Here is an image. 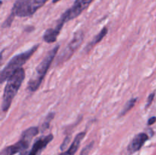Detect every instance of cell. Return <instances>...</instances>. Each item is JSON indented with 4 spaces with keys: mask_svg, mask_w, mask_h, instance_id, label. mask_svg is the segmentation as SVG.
Segmentation results:
<instances>
[{
    "mask_svg": "<svg viewBox=\"0 0 156 155\" xmlns=\"http://www.w3.org/2000/svg\"><path fill=\"white\" fill-rule=\"evenodd\" d=\"M154 97H155V93H152V94H149V97H148L147 100V104L146 105V108H148L151 104H152V101L154 100Z\"/></svg>",
    "mask_w": 156,
    "mask_h": 155,
    "instance_id": "cell-15",
    "label": "cell"
},
{
    "mask_svg": "<svg viewBox=\"0 0 156 155\" xmlns=\"http://www.w3.org/2000/svg\"><path fill=\"white\" fill-rule=\"evenodd\" d=\"M136 101H137L136 97H135V98H132L129 100H128V101L126 102V104H125L124 107L123 108L122 111L120 112V117L123 116V115H126L128 112H129V111L134 107V106H135L136 103Z\"/></svg>",
    "mask_w": 156,
    "mask_h": 155,
    "instance_id": "cell-13",
    "label": "cell"
},
{
    "mask_svg": "<svg viewBox=\"0 0 156 155\" xmlns=\"http://www.w3.org/2000/svg\"><path fill=\"white\" fill-rule=\"evenodd\" d=\"M2 52L0 53V63H1L2 62Z\"/></svg>",
    "mask_w": 156,
    "mask_h": 155,
    "instance_id": "cell-19",
    "label": "cell"
},
{
    "mask_svg": "<svg viewBox=\"0 0 156 155\" xmlns=\"http://www.w3.org/2000/svg\"><path fill=\"white\" fill-rule=\"evenodd\" d=\"M2 5V1H0V6H1Z\"/></svg>",
    "mask_w": 156,
    "mask_h": 155,
    "instance_id": "cell-21",
    "label": "cell"
},
{
    "mask_svg": "<svg viewBox=\"0 0 156 155\" xmlns=\"http://www.w3.org/2000/svg\"><path fill=\"white\" fill-rule=\"evenodd\" d=\"M55 117V112H50V113H48L47 115V116H46V118L44 119V122L42 123V125H41V132H44L46 130H47V129L50 128V123H51L52 120L53 119V118Z\"/></svg>",
    "mask_w": 156,
    "mask_h": 155,
    "instance_id": "cell-14",
    "label": "cell"
},
{
    "mask_svg": "<svg viewBox=\"0 0 156 155\" xmlns=\"http://www.w3.org/2000/svg\"><path fill=\"white\" fill-rule=\"evenodd\" d=\"M48 0H17L14 4L11 14L4 21L2 27H9L15 16L30 17L39 9L45 5Z\"/></svg>",
    "mask_w": 156,
    "mask_h": 155,
    "instance_id": "cell-1",
    "label": "cell"
},
{
    "mask_svg": "<svg viewBox=\"0 0 156 155\" xmlns=\"http://www.w3.org/2000/svg\"><path fill=\"white\" fill-rule=\"evenodd\" d=\"M85 135H86V132H85V131L78 134V135L75 137L73 143H72L70 147L68 148V150H67L66 151L59 153V155H75V153L77 152L78 149H79V146H80L81 142H82V141L83 140V138H85Z\"/></svg>",
    "mask_w": 156,
    "mask_h": 155,
    "instance_id": "cell-11",
    "label": "cell"
},
{
    "mask_svg": "<svg viewBox=\"0 0 156 155\" xmlns=\"http://www.w3.org/2000/svg\"><path fill=\"white\" fill-rule=\"evenodd\" d=\"M59 49V45H56V46L53 47L52 50H50L47 53L45 57L37 66L33 76L27 83V91H30V92H34V91H37V89L41 86V83H42L43 80L45 78L52 62L54 60V58L57 54Z\"/></svg>",
    "mask_w": 156,
    "mask_h": 155,
    "instance_id": "cell-2",
    "label": "cell"
},
{
    "mask_svg": "<svg viewBox=\"0 0 156 155\" xmlns=\"http://www.w3.org/2000/svg\"><path fill=\"white\" fill-rule=\"evenodd\" d=\"M64 24H63V23L58 20L54 27L48 28L44 32V36H43L44 40L46 43H54L55 41H56L58 36H59V33L62 30Z\"/></svg>",
    "mask_w": 156,
    "mask_h": 155,
    "instance_id": "cell-10",
    "label": "cell"
},
{
    "mask_svg": "<svg viewBox=\"0 0 156 155\" xmlns=\"http://www.w3.org/2000/svg\"><path fill=\"white\" fill-rule=\"evenodd\" d=\"M38 132H39L38 127L32 126L28 128L22 132L19 141L2 149L0 152V155H15V153L26 151L30 146L33 138L37 135Z\"/></svg>",
    "mask_w": 156,
    "mask_h": 155,
    "instance_id": "cell-5",
    "label": "cell"
},
{
    "mask_svg": "<svg viewBox=\"0 0 156 155\" xmlns=\"http://www.w3.org/2000/svg\"><path fill=\"white\" fill-rule=\"evenodd\" d=\"M92 145H93V143H91V144H90L89 145L87 146V147H85V148L83 149V150H82V153H81L80 155H87V154H88V151H89V150H91V147H92Z\"/></svg>",
    "mask_w": 156,
    "mask_h": 155,
    "instance_id": "cell-17",
    "label": "cell"
},
{
    "mask_svg": "<svg viewBox=\"0 0 156 155\" xmlns=\"http://www.w3.org/2000/svg\"><path fill=\"white\" fill-rule=\"evenodd\" d=\"M149 139V135L146 132H141L136 135L128 146V150L129 153H133L140 150L143 147L145 143Z\"/></svg>",
    "mask_w": 156,
    "mask_h": 155,
    "instance_id": "cell-9",
    "label": "cell"
},
{
    "mask_svg": "<svg viewBox=\"0 0 156 155\" xmlns=\"http://www.w3.org/2000/svg\"><path fill=\"white\" fill-rule=\"evenodd\" d=\"M53 134H49L45 136L40 137L34 143L30 150H28V151L26 150V151L22 152L19 155H41L43 150L53 141Z\"/></svg>",
    "mask_w": 156,
    "mask_h": 155,
    "instance_id": "cell-8",
    "label": "cell"
},
{
    "mask_svg": "<svg viewBox=\"0 0 156 155\" xmlns=\"http://www.w3.org/2000/svg\"><path fill=\"white\" fill-rule=\"evenodd\" d=\"M69 140H70V138H69V137H67V138H65V140H64V141H63V142H62V145H61V147H60L61 150H65V148L67 147V145H68L69 142Z\"/></svg>",
    "mask_w": 156,
    "mask_h": 155,
    "instance_id": "cell-16",
    "label": "cell"
},
{
    "mask_svg": "<svg viewBox=\"0 0 156 155\" xmlns=\"http://www.w3.org/2000/svg\"><path fill=\"white\" fill-rule=\"evenodd\" d=\"M155 122H156V116H152V117H151V118L149 119L147 125L148 126H152V125L155 124Z\"/></svg>",
    "mask_w": 156,
    "mask_h": 155,
    "instance_id": "cell-18",
    "label": "cell"
},
{
    "mask_svg": "<svg viewBox=\"0 0 156 155\" xmlns=\"http://www.w3.org/2000/svg\"><path fill=\"white\" fill-rule=\"evenodd\" d=\"M84 36H85V34H84V32L82 30H78L74 33V36H73L71 41L69 43L66 48H64L62 50V52L59 53V55L56 58V65H59L64 63L73 56L75 52L79 49V47L83 42Z\"/></svg>",
    "mask_w": 156,
    "mask_h": 155,
    "instance_id": "cell-6",
    "label": "cell"
},
{
    "mask_svg": "<svg viewBox=\"0 0 156 155\" xmlns=\"http://www.w3.org/2000/svg\"><path fill=\"white\" fill-rule=\"evenodd\" d=\"M108 27H105L100 32H99L98 33L97 35L94 36V37L93 38L92 40H91V42L86 46V47H85V52H87V53L89 52L93 47H94V46L97 45L98 43H100L101 41L103 40V38L105 37V36L108 34Z\"/></svg>",
    "mask_w": 156,
    "mask_h": 155,
    "instance_id": "cell-12",
    "label": "cell"
},
{
    "mask_svg": "<svg viewBox=\"0 0 156 155\" xmlns=\"http://www.w3.org/2000/svg\"><path fill=\"white\" fill-rule=\"evenodd\" d=\"M25 78V71L23 68H19L15 71L7 80V84L3 94L2 109L3 112H7L10 108L12 100L16 96L18 90L21 88V84Z\"/></svg>",
    "mask_w": 156,
    "mask_h": 155,
    "instance_id": "cell-3",
    "label": "cell"
},
{
    "mask_svg": "<svg viewBox=\"0 0 156 155\" xmlns=\"http://www.w3.org/2000/svg\"><path fill=\"white\" fill-rule=\"evenodd\" d=\"M39 46V44H37L27 51L23 52V53L14 56L9 61V63L5 65V67L0 71V84L7 81L19 68H22L21 66L24 65L30 59L34 53L37 51Z\"/></svg>",
    "mask_w": 156,
    "mask_h": 155,
    "instance_id": "cell-4",
    "label": "cell"
},
{
    "mask_svg": "<svg viewBox=\"0 0 156 155\" xmlns=\"http://www.w3.org/2000/svg\"><path fill=\"white\" fill-rule=\"evenodd\" d=\"M92 2L93 0H76L73 6L70 9H67L61 15L59 21L65 24V23L77 18L83 12V11H85L91 5Z\"/></svg>",
    "mask_w": 156,
    "mask_h": 155,
    "instance_id": "cell-7",
    "label": "cell"
},
{
    "mask_svg": "<svg viewBox=\"0 0 156 155\" xmlns=\"http://www.w3.org/2000/svg\"><path fill=\"white\" fill-rule=\"evenodd\" d=\"M60 0H53V3H57L58 2H59Z\"/></svg>",
    "mask_w": 156,
    "mask_h": 155,
    "instance_id": "cell-20",
    "label": "cell"
}]
</instances>
